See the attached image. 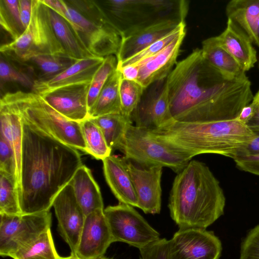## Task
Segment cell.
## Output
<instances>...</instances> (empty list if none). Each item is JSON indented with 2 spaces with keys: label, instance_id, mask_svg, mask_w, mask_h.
<instances>
[{
  "label": "cell",
  "instance_id": "6da1fadb",
  "mask_svg": "<svg viewBox=\"0 0 259 259\" xmlns=\"http://www.w3.org/2000/svg\"><path fill=\"white\" fill-rule=\"evenodd\" d=\"M166 82L170 117L179 122L235 119L254 96L246 74L226 78L199 48L177 62Z\"/></svg>",
  "mask_w": 259,
  "mask_h": 259
},
{
  "label": "cell",
  "instance_id": "7a4b0ae2",
  "mask_svg": "<svg viewBox=\"0 0 259 259\" xmlns=\"http://www.w3.org/2000/svg\"><path fill=\"white\" fill-rule=\"evenodd\" d=\"M22 121L18 188L20 208L22 214L48 211L57 195L83 164L80 154L75 148Z\"/></svg>",
  "mask_w": 259,
  "mask_h": 259
},
{
  "label": "cell",
  "instance_id": "3957f363",
  "mask_svg": "<svg viewBox=\"0 0 259 259\" xmlns=\"http://www.w3.org/2000/svg\"><path fill=\"white\" fill-rule=\"evenodd\" d=\"M226 197L203 162L191 160L174 179L168 207L179 228L205 229L224 214Z\"/></svg>",
  "mask_w": 259,
  "mask_h": 259
},
{
  "label": "cell",
  "instance_id": "277c9868",
  "mask_svg": "<svg viewBox=\"0 0 259 259\" xmlns=\"http://www.w3.org/2000/svg\"><path fill=\"white\" fill-rule=\"evenodd\" d=\"M157 141L193 157L211 153L236 158L240 151L255 137V133L236 119L205 122L170 120L148 130Z\"/></svg>",
  "mask_w": 259,
  "mask_h": 259
},
{
  "label": "cell",
  "instance_id": "5b68a950",
  "mask_svg": "<svg viewBox=\"0 0 259 259\" xmlns=\"http://www.w3.org/2000/svg\"><path fill=\"white\" fill-rule=\"evenodd\" d=\"M29 125L77 150L85 152L80 122L69 120L34 92L8 93L1 99Z\"/></svg>",
  "mask_w": 259,
  "mask_h": 259
},
{
  "label": "cell",
  "instance_id": "8992f818",
  "mask_svg": "<svg viewBox=\"0 0 259 259\" xmlns=\"http://www.w3.org/2000/svg\"><path fill=\"white\" fill-rule=\"evenodd\" d=\"M120 37L157 23L185 21L189 4L185 0H104L97 1Z\"/></svg>",
  "mask_w": 259,
  "mask_h": 259
},
{
  "label": "cell",
  "instance_id": "52a82bcc",
  "mask_svg": "<svg viewBox=\"0 0 259 259\" xmlns=\"http://www.w3.org/2000/svg\"><path fill=\"white\" fill-rule=\"evenodd\" d=\"M64 18L74 27L82 41L95 57L117 54L121 37L97 1H65Z\"/></svg>",
  "mask_w": 259,
  "mask_h": 259
},
{
  "label": "cell",
  "instance_id": "ba28073f",
  "mask_svg": "<svg viewBox=\"0 0 259 259\" xmlns=\"http://www.w3.org/2000/svg\"><path fill=\"white\" fill-rule=\"evenodd\" d=\"M0 52L7 58L17 62L40 54L67 56L55 36L46 6L41 0H33L30 22L24 32L17 39L2 45Z\"/></svg>",
  "mask_w": 259,
  "mask_h": 259
},
{
  "label": "cell",
  "instance_id": "9c48e42d",
  "mask_svg": "<svg viewBox=\"0 0 259 259\" xmlns=\"http://www.w3.org/2000/svg\"><path fill=\"white\" fill-rule=\"evenodd\" d=\"M119 150L125 159L140 166L167 167L177 174L192 158L159 142L148 130L133 124L128 127Z\"/></svg>",
  "mask_w": 259,
  "mask_h": 259
},
{
  "label": "cell",
  "instance_id": "30bf717a",
  "mask_svg": "<svg viewBox=\"0 0 259 259\" xmlns=\"http://www.w3.org/2000/svg\"><path fill=\"white\" fill-rule=\"evenodd\" d=\"M0 255L12 257L50 229L52 213L45 211L30 214H0Z\"/></svg>",
  "mask_w": 259,
  "mask_h": 259
},
{
  "label": "cell",
  "instance_id": "8fae6325",
  "mask_svg": "<svg viewBox=\"0 0 259 259\" xmlns=\"http://www.w3.org/2000/svg\"><path fill=\"white\" fill-rule=\"evenodd\" d=\"M113 242H121L139 249L160 239L153 228L133 206L119 202L104 209Z\"/></svg>",
  "mask_w": 259,
  "mask_h": 259
},
{
  "label": "cell",
  "instance_id": "7c38bea8",
  "mask_svg": "<svg viewBox=\"0 0 259 259\" xmlns=\"http://www.w3.org/2000/svg\"><path fill=\"white\" fill-rule=\"evenodd\" d=\"M219 238L205 229L179 228L168 240L167 259H219Z\"/></svg>",
  "mask_w": 259,
  "mask_h": 259
},
{
  "label": "cell",
  "instance_id": "4fadbf2b",
  "mask_svg": "<svg viewBox=\"0 0 259 259\" xmlns=\"http://www.w3.org/2000/svg\"><path fill=\"white\" fill-rule=\"evenodd\" d=\"M52 206L58 220L59 233L70 247L71 254H75L85 216L70 184L57 195Z\"/></svg>",
  "mask_w": 259,
  "mask_h": 259
},
{
  "label": "cell",
  "instance_id": "5bb4252c",
  "mask_svg": "<svg viewBox=\"0 0 259 259\" xmlns=\"http://www.w3.org/2000/svg\"><path fill=\"white\" fill-rule=\"evenodd\" d=\"M166 79L153 83L146 94H143L131 116L136 126L153 130L171 120Z\"/></svg>",
  "mask_w": 259,
  "mask_h": 259
},
{
  "label": "cell",
  "instance_id": "9a60e30c",
  "mask_svg": "<svg viewBox=\"0 0 259 259\" xmlns=\"http://www.w3.org/2000/svg\"><path fill=\"white\" fill-rule=\"evenodd\" d=\"M123 158L135 189L138 207L145 213H159L161 207V180L163 167L159 166L144 167Z\"/></svg>",
  "mask_w": 259,
  "mask_h": 259
},
{
  "label": "cell",
  "instance_id": "2e32d148",
  "mask_svg": "<svg viewBox=\"0 0 259 259\" xmlns=\"http://www.w3.org/2000/svg\"><path fill=\"white\" fill-rule=\"evenodd\" d=\"M104 209H97L85 217L75 254L81 259L104 255L113 243Z\"/></svg>",
  "mask_w": 259,
  "mask_h": 259
},
{
  "label": "cell",
  "instance_id": "e0dca14e",
  "mask_svg": "<svg viewBox=\"0 0 259 259\" xmlns=\"http://www.w3.org/2000/svg\"><path fill=\"white\" fill-rule=\"evenodd\" d=\"M90 83L63 87L40 96L66 119L81 122L89 117L88 96Z\"/></svg>",
  "mask_w": 259,
  "mask_h": 259
},
{
  "label": "cell",
  "instance_id": "ac0fdd59",
  "mask_svg": "<svg viewBox=\"0 0 259 259\" xmlns=\"http://www.w3.org/2000/svg\"><path fill=\"white\" fill-rule=\"evenodd\" d=\"M185 21L167 20L141 28L121 37L116 57L122 62L166 35Z\"/></svg>",
  "mask_w": 259,
  "mask_h": 259
},
{
  "label": "cell",
  "instance_id": "d6986e66",
  "mask_svg": "<svg viewBox=\"0 0 259 259\" xmlns=\"http://www.w3.org/2000/svg\"><path fill=\"white\" fill-rule=\"evenodd\" d=\"M105 58L93 57L76 60L65 70L50 79L34 81L32 92L40 95L63 87L91 82Z\"/></svg>",
  "mask_w": 259,
  "mask_h": 259
},
{
  "label": "cell",
  "instance_id": "ffe728a7",
  "mask_svg": "<svg viewBox=\"0 0 259 259\" xmlns=\"http://www.w3.org/2000/svg\"><path fill=\"white\" fill-rule=\"evenodd\" d=\"M185 34L180 35L160 52L139 64V75L136 81L146 89L153 83L166 78L177 63Z\"/></svg>",
  "mask_w": 259,
  "mask_h": 259
},
{
  "label": "cell",
  "instance_id": "44dd1931",
  "mask_svg": "<svg viewBox=\"0 0 259 259\" xmlns=\"http://www.w3.org/2000/svg\"><path fill=\"white\" fill-rule=\"evenodd\" d=\"M102 161L106 181L119 202L138 207L137 196L123 157L111 155Z\"/></svg>",
  "mask_w": 259,
  "mask_h": 259
},
{
  "label": "cell",
  "instance_id": "7402d4cb",
  "mask_svg": "<svg viewBox=\"0 0 259 259\" xmlns=\"http://www.w3.org/2000/svg\"><path fill=\"white\" fill-rule=\"evenodd\" d=\"M217 37L244 72L254 66L257 61L256 51L250 38L233 22L228 19L225 29Z\"/></svg>",
  "mask_w": 259,
  "mask_h": 259
},
{
  "label": "cell",
  "instance_id": "603a6c76",
  "mask_svg": "<svg viewBox=\"0 0 259 259\" xmlns=\"http://www.w3.org/2000/svg\"><path fill=\"white\" fill-rule=\"evenodd\" d=\"M45 6L54 33L66 55L75 60L95 57L86 48L71 23Z\"/></svg>",
  "mask_w": 259,
  "mask_h": 259
},
{
  "label": "cell",
  "instance_id": "cb8c5ba5",
  "mask_svg": "<svg viewBox=\"0 0 259 259\" xmlns=\"http://www.w3.org/2000/svg\"><path fill=\"white\" fill-rule=\"evenodd\" d=\"M75 198L85 216L98 209H104L102 194L91 170L82 164L76 171L69 183Z\"/></svg>",
  "mask_w": 259,
  "mask_h": 259
},
{
  "label": "cell",
  "instance_id": "d4e9b609",
  "mask_svg": "<svg viewBox=\"0 0 259 259\" xmlns=\"http://www.w3.org/2000/svg\"><path fill=\"white\" fill-rule=\"evenodd\" d=\"M1 134L6 138L14 153L17 190L20 181L22 150V121L19 115L6 104L0 102Z\"/></svg>",
  "mask_w": 259,
  "mask_h": 259
},
{
  "label": "cell",
  "instance_id": "484cf974",
  "mask_svg": "<svg viewBox=\"0 0 259 259\" xmlns=\"http://www.w3.org/2000/svg\"><path fill=\"white\" fill-rule=\"evenodd\" d=\"M226 13L228 19L242 30L252 43L256 44L259 0H232L226 6Z\"/></svg>",
  "mask_w": 259,
  "mask_h": 259
},
{
  "label": "cell",
  "instance_id": "4316f807",
  "mask_svg": "<svg viewBox=\"0 0 259 259\" xmlns=\"http://www.w3.org/2000/svg\"><path fill=\"white\" fill-rule=\"evenodd\" d=\"M201 50L204 58L226 78L233 79L246 74L234 58L220 45L217 36L204 40Z\"/></svg>",
  "mask_w": 259,
  "mask_h": 259
},
{
  "label": "cell",
  "instance_id": "83f0119b",
  "mask_svg": "<svg viewBox=\"0 0 259 259\" xmlns=\"http://www.w3.org/2000/svg\"><path fill=\"white\" fill-rule=\"evenodd\" d=\"M76 60L57 54H40L19 62L27 66L36 76L34 81H45L59 74Z\"/></svg>",
  "mask_w": 259,
  "mask_h": 259
},
{
  "label": "cell",
  "instance_id": "f1b7e54d",
  "mask_svg": "<svg viewBox=\"0 0 259 259\" xmlns=\"http://www.w3.org/2000/svg\"><path fill=\"white\" fill-rule=\"evenodd\" d=\"M120 72L116 70L109 77L96 102L89 111V117L96 118L106 114L121 113L119 96Z\"/></svg>",
  "mask_w": 259,
  "mask_h": 259
},
{
  "label": "cell",
  "instance_id": "f546056e",
  "mask_svg": "<svg viewBox=\"0 0 259 259\" xmlns=\"http://www.w3.org/2000/svg\"><path fill=\"white\" fill-rule=\"evenodd\" d=\"M100 127L108 146L119 150L129 126L133 124L131 117L121 113H111L91 118Z\"/></svg>",
  "mask_w": 259,
  "mask_h": 259
},
{
  "label": "cell",
  "instance_id": "4dcf8cb0",
  "mask_svg": "<svg viewBox=\"0 0 259 259\" xmlns=\"http://www.w3.org/2000/svg\"><path fill=\"white\" fill-rule=\"evenodd\" d=\"M80 125L85 153L102 160L111 155L112 150L107 145L100 127L91 118L81 121Z\"/></svg>",
  "mask_w": 259,
  "mask_h": 259
},
{
  "label": "cell",
  "instance_id": "1f68e13d",
  "mask_svg": "<svg viewBox=\"0 0 259 259\" xmlns=\"http://www.w3.org/2000/svg\"><path fill=\"white\" fill-rule=\"evenodd\" d=\"M60 256L50 229L11 257L13 259H59Z\"/></svg>",
  "mask_w": 259,
  "mask_h": 259
},
{
  "label": "cell",
  "instance_id": "d6a6232c",
  "mask_svg": "<svg viewBox=\"0 0 259 259\" xmlns=\"http://www.w3.org/2000/svg\"><path fill=\"white\" fill-rule=\"evenodd\" d=\"M0 214H22L16 180L13 176L2 171H0Z\"/></svg>",
  "mask_w": 259,
  "mask_h": 259
},
{
  "label": "cell",
  "instance_id": "836d02e7",
  "mask_svg": "<svg viewBox=\"0 0 259 259\" xmlns=\"http://www.w3.org/2000/svg\"><path fill=\"white\" fill-rule=\"evenodd\" d=\"M0 24L14 40L25 31L19 11V0L0 1Z\"/></svg>",
  "mask_w": 259,
  "mask_h": 259
},
{
  "label": "cell",
  "instance_id": "e575fe53",
  "mask_svg": "<svg viewBox=\"0 0 259 259\" xmlns=\"http://www.w3.org/2000/svg\"><path fill=\"white\" fill-rule=\"evenodd\" d=\"M184 34H186L185 22L182 23L175 30L141 51L122 62L117 63V68L129 65H138L143 61L160 52L176 38Z\"/></svg>",
  "mask_w": 259,
  "mask_h": 259
},
{
  "label": "cell",
  "instance_id": "d590c367",
  "mask_svg": "<svg viewBox=\"0 0 259 259\" xmlns=\"http://www.w3.org/2000/svg\"><path fill=\"white\" fill-rule=\"evenodd\" d=\"M117 64L116 56L110 55L104 58V61L96 71L90 83L88 92L89 111L94 104L109 77L116 70Z\"/></svg>",
  "mask_w": 259,
  "mask_h": 259
},
{
  "label": "cell",
  "instance_id": "8d00e7d4",
  "mask_svg": "<svg viewBox=\"0 0 259 259\" xmlns=\"http://www.w3.org/2000/svg\"><path fill=\"white\" fill-rule=\"evenodd\" d=\"M145 90L137 81L125 79L121 76L119 82L121 113L131 117Z\"/></svg>",
  "mask_w": 259,
  "mask_h": 259
},
{
  "label": "cell",
  "instance_id": "74e56055",
  "mask_svg": "<svg viewBox=\"0 0 259 259\" xmlns=\"http://www.w3.org/2000/svg\"><path fill=\"white\" fill-rule=\"evenodd\" d=\"M1 84L7 82H13L32 89L34 80L27 74L18 69L1 54L0 61Z\"/></svg>",
  "mask_w": 259,
  "mask_h": 259
},
{
  "label": "cell",
  "instance_id": "f35d334b",
  "mask_svg": "<svg viewBox=\"0 0 259 259\" xmlns=\"http://www.w3.org/2000/svg\"><path fill=\"white\" fill-rule=\"evenodd\" d=\"M240 259H259V224L252 229L242 241Z\"/></svg>",
  "mask_w": 259,
  "mask_h": 259
},
{
  "label": "cell",
  "instance_id": "ab89813d",
  "mask_svg": "<svg viewBox=\"0 0 259 259\" xmlns=\"http://www.w3.org/2000/svg\"><path fill=\"white\" fill-rule=\"evenodd\" d=\"M0 171L13 176L16 180V166L14 153L8 142L1 134L0 136Z\"/></svg>",
  "mask_w": 259,
  "mask_h": 259
},
{
  "label": "cell",
  "instance_id": "60d3db41",
  "mask_svg": "<svg viewBox=\"0 0 259 259\" xmlns=\"http://www.w3.org/2000/svg\"><path fill=\"white\" fill-rule=\"evenodd\" d=\"M168 240L160 238L140 249L142 259H167Z\"/></svg>",
  "mask_w": 259,
  "mask_h": 259
},
{
  "label": "cell",
  "instance_id": "b9f144b4",
  "mask_svg": "<svg viewBox=\"0 0 259 259\" xmlns=\"http://www.w3.org/2000/svg\"><path fill=\"white\" fill-rule=\"evenodd\" d=\"M234 160L239 169L259 176V155L240 157Z\"/></svg>",
  "mask_w": 259,
  "mask_h": 259
},
{
  "label": "cell",
  "instance_id": "7bdbcfd3",
  "mask_svg": "<svg viewBox=\"0 0 259 259\" xmlns=\"http://www.w3.org/2000/svg\"><path fill=\"white\" fill-rule=\"evenodd\" d=\"M33 0H19V11L22 24L26 29L31 20Z\"/></svg>",
  "mask_w": 259,
  "mask_h": 259
},
{
  "label": "cell",
  "instance_id": "ee69618b",
  "mask_svg": "<svg viewBox=\"0 0 259 259\" xmlns=\"http://www.w3.org/2000/svg\"><path fill=\"white\" fill-rule=\"evenodd\" d=\"M254 133V138L240 150L237 158L259 155V132Z\"/></svg>",
  "mask_w": 259,
  "mask_h": 259
},
{
  "label": "cell",
  "instance_id": "f6af8a7d",
  "mask_svg": "<svg viewBox=\"0 0 259 259\" xmlns=\"http://www.w3.org/2000/svg\"><path fill=\"white\" fill-rule=\"evenodd\" d=\"M122 78L133 81H137L139 71V66L138 65H129L121 67L116 68Z\"/></svg>",
  "mask_w": 259,
  "mask_h": 259
},
{
  "label": "cell",
  "instance_id": "bcb514c9",
  "mask_svg": "<svg viewBox=\"0 0 259 259\" xmlns=\"http://www.w3.org/2000/svg\"><path fill=\"white\" fill-rule=\"evenodd\" d=\"M255 110V106L251 103L243 108L236 119L246 124L254 116Z\"/></svg>",
  "mask_w": 259,
  "mask_h": 259
},
{
  "label": "cell",
  "instance_id": "7dc6e473",
  "mask_svg": "<svg viewBox=\"0 0 259 259\" xmlns=\"http://www.w3.org/2000/svg\"><path fill=\"white\" fill-rule=\"evenodd\" d=\"M255 107V114L246 125L253 132H259V107Z\"/></svg>",
  "mask_w": 259,
  "mask_h": 259
},
{
  "label": "cell",
  "instance_id": "c3c4849f",
  "mask_svg": "<svg viewBox=\"0 0 259 259\" xmlns=\"http://www.w3.org/2000/svg\"><path fill=\"white\" fill-rule=\"evenodd\" d=\"M251 103L257 107H259V90L255 96H253Z\"/></svg>",
  "mask_w": 259,
  "mask_h": 259
},
{
  "label": "cell",
  "instance_id": "681fc988",
  "mask_svg": "<svg viewBox=\"0 0 259 259\" xmlns=\"http://www.w3.org/2000/svg\"><path fill=\"white\" fill-rule=\"evenodd\" d=\"M59 259H81V258H79V257H78L75 254H71L70 255L67 256V257L60 256Z\"/></svg>",
  "mask_w": 259,
  "mask_h": 259
},
{
  "label": "cell",
  "instance_id": "f907efd6",
  "mask_svg": "<svg viewBox=\"0 0 259 259\" xmlns=\"http://www.w3.org/2000/svg\"><path fill=\"white\" fill-rule=\"evenodd\" d=\"M259 47V19L257 22V30H256V43L255 44Z\"/></svg>",
  "mask_w": 259,
  "mask_h": 259
},
{
  "label": "cell",
  "instance_id": "816d5d0a",
  "mask_svg": "<svg viewBox=\"0 0 259 259\" xmlns=\"http://www.w3.org/2000/svg\"><path fill=\"white\" fill-rule=\"evenodd\" d=\"M95 259H113V258H109V257L105 256L104 255H102V256H101L98 257L97 258H96Z\"/></svg>",
  "mask_w": 259,
  "mask_h": 259
},
{
  "label": "cell",
  "instance_id": "f5cc1de1",
  "mask_svg": "<svg viewBox=\"0 0 259 259\" xmlns=\"http://www.w3.org/2000/svg\"><path fill=\"white\" fill-rule=\"evenodd\" d=\"M258 68H259V62H258Z\"/></svg>",
  "mask_w": 259,
  "mask_h": 259
},
{
  "label": "cell",
  "instance_id": "db71d44e",
  "mask_svg": "<svg viewBox=\"0 0 259 259\" xmlns=\"http://www.w3.org/2000/svg\"><path fill=\"white\" fill-rule=\"evenodd\" d=\"M140 259H142L141 258H140Z\"/></svg>",
  "mask_w": 259,
  "mask_h": 259
}]
</instances>
